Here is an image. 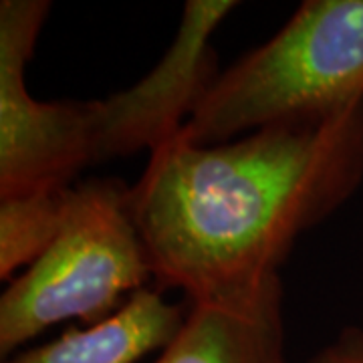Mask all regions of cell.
Masks as SVG:
<instances>
[{
	"mask_svg": "<svg viewBox=\"0 0 363 363\" xmlns=\"http://www.w3.org/2000/svg\"><path fill=\"white\" fill-rule=\"evenodd\" d=\"M363 182V97L274 119L230 142L157 145L130 186V212L157 291L188 303L279 274L301 234Z\"/></svg>",
	"mask_w": 363,
	"mask_h": 363,
	"instance_id": "6da1fadb",
	"label": "cell"
},
{
	"mask_svg": "<svg viewBox=\"0 0 363 363\" xmlns=\"http://www.w3.org/2000/svg\"><path fill=\"white\" fill-rule=\"evenodd\" d=\"M363 97V0H305L281 30L224 69L182 128L196 145Z\"/></svg>",
	"mask_w": 363,
	"mask_h": 363,
	"instance_id": "7a4b0ae2",
	"label": "cell"
},
{
	"mask_svg": "<svg viewBox=\"0 0 363 363\" xmlns=\"http://www.w3.org/2000/svg\"><path fill=\"white\" fill-rule=\"evenodd\" d=\"M154 281L130 212V186L89 178L71 186L61 230L0 297V355L6 359L52 325H93L125 295Z\"/></svg>",
	"mask_w": 363,
	"mask_h": 363,
	"instance_id": "3957f363",
	"label": "cell"
},
{
	"mask_svg": "<svg viewBox=\"0 0 363 363\" xmlns=\"http://www.w3.org/2000/svg\"><path fill=\"white\" fill-rule=\"evenodd\" d=\"M49 0L0 2V198L73 186L95 166L91 101H39L26 87Z\"/></svg>",
	"mask_w": 363,
	"mask_h": 363,
	"instance_id": "277c9868",
	"label": "cell"
},
{
	"mask_svg": "<svg viewBox=\"0 0 363 363\" xmlns=\"http://www.w3.org/2000/svg\"><path fill=\"white\" fill-rule=\"evenodd\" d=\"M240 6L236 0H188L169 49L135 85L91 99L95 164L152 154L178 135L220 75L212 35Z\"/></svg>",
	"mask_w": 363,
	"mask_h": 363,
	"instance_id": "5b68a950",
	"label": "cell"
},
{
	"mask_svg": "<svg viewBox=\"0 0 363 363\" xmlns=\"http://www.w3.org/2000/svg\"><path fill=\"white\" fill-rule=\"evenodd\" d=\"M281 274L228 297L188 303V317L152 363H289Z\"/></svg>",
	"mask_w": 363,
	"mask_h": 363,
	"instance_id": "8992f818",
	"label": "cell"
},
{
	"mask_svg": "<svg viewBox=\"0 0 363 363\" xmlns=\"http://www.w3.org/2000/svg\"><path fill=\"white\" fill-rule=\"evenodd\" d=\"M188 303H169L157 289L135 291L109 317L13 353L4 363H142L178 335Z\"/></svg>",
	"mask_w": 363,
	"mask_h": 363,
	"instance_id": "52a82bcc",
	"label": "cell"
},
{
	"mask_svg": "<svg viewBox=\"0 0 363 363\" xmlns=\"http://www.w3.org/2000/svg\"><path fill=\"white\" fill-rule=\"evenodd\" d=\"M69 188L0 198V279L13 281L51 247L61 230Z\"/></svg>",
	"mask_w": 363,
	"mask_h": 363,
	"instance_id": "ba28073f",
	"label": "cell"
},
{
	"mask_svg": "<svg viewBox=\"0 0 363 363\" xmlns=\"http://www.w3.org/2000/svg\"><path fill=\"white\" fill-rule=\"evenodd\" d=\"M307 363H363V329L343 327L331 343L317 351Z\"/></svg>",
	"mask_w": 363,
	"mask_h": 363,
	"instance_id": "9c48e42d",
	"label": "cell"
}]
</instances>
